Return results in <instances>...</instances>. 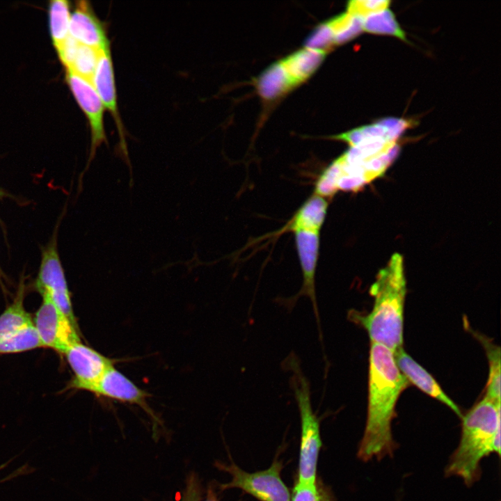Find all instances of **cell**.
<instances>
[{"label":"cell","instance_id":"6da1fadb","mask_svg":"<svg viewBox=\"0 0 501 501\" xmlns=\"http://www.w3.org/2000/svg\"><path fill=\"white\" fill-rule=\"evenodd\" d=\"M408 385L395 363L394 353L382 344L371 342L367 421L357 454L360 460L392 456L397 445L392 422L399 397Z\"/></svg>","mask_w":501,"mask_h":501},{"label":"cell","instance_id":"7a4b0ae2","mask_svg":"<svg viewBox=\"0 0 501 501\" xmlns=\"http://www.w3.org/2000/svg\"><path fill=\"white\" fill-rule=\"evenodd\" d=\"M369 293L374 299L367 314L351 310L349 318L368 333L371 342L382 344L393 353L403 347L404 313L406 281L404 260L393 254L377 274Z\"/></svg>","mask_w":501,"mask_h":501},{"label":"cell","instance_id":"3957f363","mask_svg":"<svg viewBox=\"0 0 501 501\" xmlns=\"http://www.w3.org/2000/svg\"><path fill=\"white\" fill-rule=\"evenodd\" d=\"M461 418L460 441L445 475L456 476L470 486L480 478L482 460L493 453L500 454V402L484 396Z\"/></svg>","mask_w":501,"mask_h":501},{"label":"cell","instance_id":"277c9868","mask_svg":"<svg viewBox=\"0 0 501 501\" xmlns=\"http://www.w3.org/2000/svg\"><path fill=\"white\" fill-rule=\"evenodd\" d=\"M287 366L293 372L291 385L301 418V436L297 482L315 484L318 456L322 445L319 422L312 410L310 383L296 357L289 358Z\"/></svg>","mask_w":501,"mask_h":501},{"label":"cell","instance_id":"5b68a950","mask_svg":"<svg viewBox=\"0 0 501 501\" xmlns=\"http://www.w3.org/2000/svg\"><path fill=\"white\" fill-rule=\"evenodd\" d=\"M216 466L232 477L230 482L221 484L222 491L238 488L260 501L291 500L289 489L280 477L283 464L278 460H275L268 469L255 472H246L234 463L230 465L216 463Z\"/></svg>","mask_w":501,"mask_h":501},{"label":"cell","instance_id":"8992f818","mask_svg":"<svg viewBox=\"0 0 501 501\" xmlns=\"http://www.w3.org/2000/svg\"><path fill=\"white\" fill-rule=\"evenodd\" d=\"M34 286L42 296H49L69 319L77 326L55 234L42 250L40 264Z\"/></svg>","mask_w":501,"mask_h":501},{"label":"cell","instance_id":"52a82bcc","mask_svg":"<svg viewBox=\"0 0 501 501\" xmlns=\"http://www.w3.org/2000/svg\"><path fill=\"white\" fill-rule=\"evenodd\" d=\"M42 296V302L35 314L33 325L42 347L64 353L71 345L81 342L77 326L69 319L49 296Z\"/></svg>","mask_w":501,"mask_h":501},{"label":"cell","instance_id":"ba28073f","mask_svg":"<svg viewBox=\"0 0 501 501\" xmlns=\"http://www.w3.org/2000/svg\"><path fill=\"white\" fill-rule=\"evenodd\" d=\"M296 247L301 264L303 273V285L300 291L295 295L287 299H283L280 302L288 310H291L295 305L298 299L303 296L308 297L312 304L314 314L318 325L320 340H322V333L320 326V318L315 292V273L319 255V232L298 230L295 231Z\"/></svg>","mask_w":501,"mask_h":501},{"label":"cell","instance_id":"9c48e42d","mask_svg":"<svg viewBox=\"0 0 501 501\" xmlns=\"http://www.w3.org/2000/svg\"><path fill=\"white\" fill-rule=\"evenodd\" d=\"M66 81L75 100L84 112L90 128L91 145L87 167L95 154L97 148L106 142L104 127V106L93 84L66 70Z\"/></svg>","mask_w":501,"mask_h":501},{"label":"cell","instance_id":"30bf717a","mask_svg":"<svg viewBox=\"0 0 501 501\" xmlns=\"http://www.w3.org/2000/svg\"><path fill=\"white\" fill-rule=\"evenodd\" d=\"M63 354L74 373L70 388L90 391L113 365L111 359L81 342L71 345Z\"/></svg>","mask_w":501,"mask_h":501},{"label":"cell","instance_id":"8fae6325","mask_svg":"<svg viewBox=\"0 0 501 501\" xmlns=\"http://www.w3.org/2000/svg\"><path fill=\"white\" fill-rule=\"evenodd\" d=\"M69 33L81 45L100 51L110 49L104 28L87 1L77 3L70 16Z\"/></svg>","mask_w":501,"mask_h":501},{"label":"cell","instance_id":"7c38bea8","mask_svg":"<svg viewBox=\"0 0 501 501\" xmlns=\"http://www.w3.org/2000/svg\"><path fill=\"white\" fill-rule=\"evenodd\" d=\"M394 357L399 369L409 383L446 405L461 418L463 415L459 406L443 390L432 375L408 355L403 347L394 352Z\"/></svg>","mask_w":501,"mask_h":501},{"label":"cell","instance_id":"4fadbf2b","mask_svg":"<svg viewBox=\"0 0 501 501\" xmlns=\"http://www.w3.org/2000/svg\"><path fill=\"white\" fill-rule=\"evenodd\" d=\"M89 392L117 401L134 404L147 408L145 399L149 395L130 379L116 369L109 367Z\"/></svg>","mask_w":501,"mask_h":501},{"label":"cell","instance_id":"5bb4252c","mask_svg":"<svg viewBox=\"0 0 501 501\" xmlns=\"http://www.w3.org/2000/svg\"><path fill=\"white\" fill-rule=\"evenodd\" d=\"M413 125L412 120L399 118H387L371 125L349 130L334 136L333 138L342 141L351 147H355L363 142L374 140H384L397 142L399 137Z\"/></svg>","mask_w":501,"mask_h":501},{"label":"cell","instance_id":"9a60e30c","mask_svg":"<svg viewBox=\"0 0 501 501\" xmlns=\"http://www.w3.org/2000/svg\"><path fill=\"white\" fill-rule=\"evenodd\" d=\"M93 85L102 104L116 120L120 134L122 128L117 105L114 72L109 50L101 51L93 79Z\"/></svg>","mask_w":501,"mask_h":501},{"label":"cell","instance_id":"2e32d148","mask_svg":"<svg viewBox=\"0 0 501 501\" xmlns=\"http://www.w3.org/2000/svg\"><path fill=\"white\" fill-rule=\"evenodd\" d=\"M100 51L81 45L69 36L58 55L66 67V70H69L93 84Z\"/></svg>","mask_w":501,"mask_h":501},{"label":"cell","instance_id":"e0dca14e","mask_svg":"<svg viewBox=\"0 0 501 501\" xmlns=\"http://www.w3.org/2000/svg\"><path fill=\"white\" fill-rule=\"evenodd\" d=\"M327 199L312 194L299 209L285 230L319 232L328 210Z\"/></svg>","mask_w":501,"mask_h":501},{"label":"cell","instance_id":"ac0fdd59","mask_svg":"<svg viewBox=\"0 0 501 501\" xmlns=\"http://www.w3.org/2000/svg\"><path fill=\"white\" fill-rule=\"evenodd\" d=\"M296 86L280 61L267 68L256 81L257 93L268 100L278 98Z\"/></svg>","mask_w":501,"mask_h":501},{"label":"cell","instance_id":"d6986e66","mask_svg":"<svg viewBox=\"0 0 501 501\" xmlns=\"http://www.w3.org/2000/svg\"><path fill=\"white\" fill-rule=\"evenodd\" d=\"M326 53L304 47L280 61L296 85L309 78L322 63Z\"/></svg>","mask_w":501,"mask_h":501},{"label":"cell","instance_id":"ffe728a7","mask_svg":"<svg viewBox=\"0 0 501 501\" xmlns=\"http://www.w3.org/2000/svg\"><path fill=\"white\" fill-rule=\"evenodd\" d=\"M25 285L21 279L13 302L0 315V338L33 324L24 306Z\"/></svg>","mask_w":501,"mask_h":501},{"label":"cell","instance_id":"44dd1931","mask_svg":"<svg viewBox=\"0 0 501 501\" xmlns=\"http://www.w3.org/2000/svg\"><path fill=\"white\" fill-rule=\"evenodd\" d=\"M70 3L65 0H54L49 5V24L52 43L58 54L70 36Z\"/></svg>","mask_w":501,"mask_h":501},{"label":"cell","instance_id":"7402d4cb","mask_svg":"<svg viewBox=\"0 0 501 501\" xmlns=\"http://www.w3.org/2000/svg\"><path fill=\"white\" fill-rule=\"evenodd\" d=\"M473 333L483 345L488 360L489 372L484 397L500 402V348L486 336Z\"/></svg>","mask_w":501,"mask_h":501},{"label":"cell","instance_id":"603a6c76","mask_svg":"<svg viewBox=\"0 0 501 501\" xmlns=\"http://www.w3.org/2000/svg\"><path fill=\"white\" fill-rule=\"evenodd\" d=\"M362 21L364 31L392 35L402 40H406L405 32L389 8L371 14L363 18Z\"/></svg>","mask_w":501,"mask_h":501},{"label":"cell","instance_id":"cb8c5ba5","mask_svg":"<svg viewBox=\"0 0 501 501\" xmlns=\"http://www.w3.org/2000/svg\"><path fill=\"white\" fill-rule=\"evenodd\" d=\"M42 347L33 324L0 338V353H20Z\"/></svg>","mask_w":501,"mask_h":501},{"label":"cell","instance_id":"d4e9b609","mask_svg":"<svg viewBox=\"0 0 501 501\" xmlns=\"http://www.w3.org/2000/svg\"><path fill=\"white\" fill-rule=\"evenodd\" d=\"M328 23L333 31L335 45L344 43L363 31L362 19L347 12L332 18Z\"/></svg>","mask_w":501,"mask_h":501},{"label":"cell","instance_id":"484cf974","mask_svg":"<svg viewBox=\"0 0 501 501\" xmlns=\"http://www.w3.org/2000/svg\"><path fill=\"white\" fill-rule=\"evenodd\" d=\"M335 45L333 31L328 22L318 25L305 40L304 47L326 53Z\"/></svg>","mask_w":501,"mask_h":501},{"label":"cell","instance_id":"4316f807","mask_svg":"<svg viewBox=\"0 0 501 501\" xmlns=\"http://www.w3.org/2000/svg\"><path fill=\"white\" fill-rule=\"evenodd\" d=\"M290 501H331L328 493L317 484L297 482L292 491Z\"/></svg>","mask_w":501,"mask_h":501},{"label":"cell","instance_id":"83f0119b","mask_svg":"<svg viewBox=\"0 0 501 501\" xmlns=\"http://www.w3.org/2000/svg\"><path fill=\"white\" fill-rule=\"evenodd\" d=\"M390 1L386 0H356L347 5V13L363 19L367 16L389 8Z\"/></svg>","mask_w":501,"mask_h":501},{"label":"cell","instance_id":"f1b7e54d","mask_svg":"<svg viewBox=\"0 0 501 501\" xmlns=\"http://www.w3.org/2000/svg\"><path fill=\"white\" fill-rule=\"evenodd\" d=\"M200 491L197 479L191 477L182 501H198L201 496ZM205 501H218L217 495L212 486L208 488Z\"/></svg>","mask_w":501,"mask_h":501},{"label":"cell","instance_id":"f546056e","mask_svg":"<svg viewBox=\"0 0 501 501\" xmlns=\"http://www.w3.org/2000/svg\"><path fill=\"white\" fill-rule=\"evenodd\" d=\"M1 276H2V272H1V267H0V284H1V278H2Z\"/></svg>","mask_w":501,"mask_h":501},{"label":"cell","instance_id":"4dcf8cb0","mask_svg":"<svg viewBox=\"0 0 501 501\" xmlns=\"http://www.w3.org/2000/svg\"><path fill=\"white\" fill-rule=\"evenodd\" d=\"M1 194H2V193H1V191H0V196H1Z\"/></svg>","mask_w":501,"mask_h":501},{"label":"cell","instance_id":"1f68e13d","mask_svg":"<svg viewBox=\"0 0 501 501\" xmlns=\"http://www.w3.org/2000/svg\"></svg>","mask_w":501,"mask_h":501}]
</instances>
